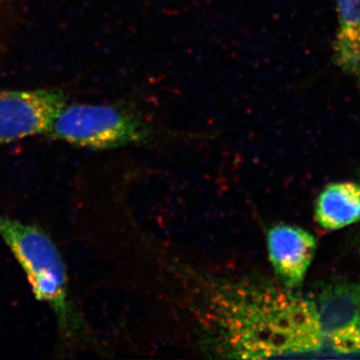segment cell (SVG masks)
<instances>
[{
	"instance_id": "9c48e42d",
	"label": "cell",
	"mask_w": 360,
	"mask_h": 360,
	"mask_svg": "<svg viewBox=\"0 0 360 360\" xmlns=\"http://www.w3.org/2000/svg\"><path fill=\"white\" fill-rule=\"evenodd\" d=\"M20 13V0H0V56L6 49Z\"/></svg>"
},
{
	"instance_id": "ba28073f",
	"label": "cell",
	"mask_w": 360,
	"mask_h": 360,
	"mask_svg": "<svg viewBox=\"0 0 360 360\" xmlns=\"http://www.w3.org/2000/svg\"><path fill=\"white\" fill-rule=\"evenodd\" d=\"M315 219L326 231L360 221V181H340L322 189L315 203Z\"/></svg>"
},
{
	"instance_id": "52a82bcc",
	"label": "cell",
	"mask_w": 360,
	"mask_h": 360,
	"mask_svg": "<svg viewBox=\"0 0 360 360\" xmlns=\"http://www.w3.org/2000/svg\"><path fill=\"white\" fill-rule=\"evenodd\" d=\"M336 13L333 65L360 89V0H336Z\"/></svg>"
},
{
	"instance_id": "277c9868",
	"label": "cell",
	"mask_w": 360,
	"mask_h": 360,
	"mask_svg": "<svg viewBox=\"0 0 360 360\" xmlns=\"http://www.w3.org/2000/svg\"><path fill=\"white\" fill-rule=\"evenodd\" d=\"M315 311L326 352L360 357V279H336L315 296Z\"/></svg>"
},
{
	"instance_id": "6da1fadb",
	"label": "cell",
	"mask_w": 360,
	"mask_h": 360,
	"mask_svg": "<svg viewBox=\"0 0 360 360\" xmlns=\"http://www.w3.org/2000/svg\"><path fill=\"white\" fill-rule=\"evenodd\" d=\"M221 335L246 359L326 352L312 300L266 288H239L219 302Z\"/></svg>"
},
{
	"instance_id": "8992f818",
	"label": "cell",
	"mask_w": 360,
	"mask_h": 360,
	"mask_svg": "<svg viewBox=\"0 0 360 360\" xmlns=\"http://www.w3.org/2000/svg\"><path fill=\"white\" fill-rule=\"evenodd\" d=\"M267 248L274 271L284 285H302L316 250L314 236L292 225H276L267 236Z\"/></svg>"
},
{
	"instance_id": "5b68a950",
	"label": "cell",
	"mask_w": 360,
	"mask_h": 360,
	"mask_svg": "<svg viewBox=\"0 0 360 360\" xmlns=\"http://www.w3.org/2000/svg\"><path fill=\"white\" fill-rule=\"evenodd\" d=\"M68 103L61 89L0 90V144L44 135Z\"/></svg>"
},
{
	"instance_id": "30bf717a",
	"label": "cell",
	"mask_w": 360,
	"mask_h": 360,
	"mask_svg": "<svg viewBox=\"0 0 360 360\" xmlns=\"http://www.w3.org/2000/svg\"><path fill=\"white\" fill-rule=\"evenodd\" d=\"M357 240H359V248H360V231H359V238H357Z\"/></svg>"
},
{
	"instance_id": "7a4b0ae2",
	"label": "cell",
	"mask_w": 360,
	"mask_h": 360,
	"mask_svg": "<svg viewBox=\"0 0 360 360\" xmlns=\"http://www.w3.org/2000/svg\"><path fill=\"white\" fill-rule=\"evenodd\" d=\"M0 236L25 270L33 295L49 305L65 345H89V326L71 295L58 246L39 227L0 215Z\"/></svg>"
},
{
	"instance_id": "3957f363",
	"label": "cell",
	"mask_w": 360,
	"mask_h": 360,
	"mask_svg": "<svg viewBox=\"0 0 360 360\" xmlns=\"http://www.w3.org/2000/svg\"><path fill=\"white\" fill-rule=\"evenodd\" d=\"M45 136L89 149H111L146 143L153 129L124 104L68 103L51 120Z\"/></svg>"
}]
</instances>
